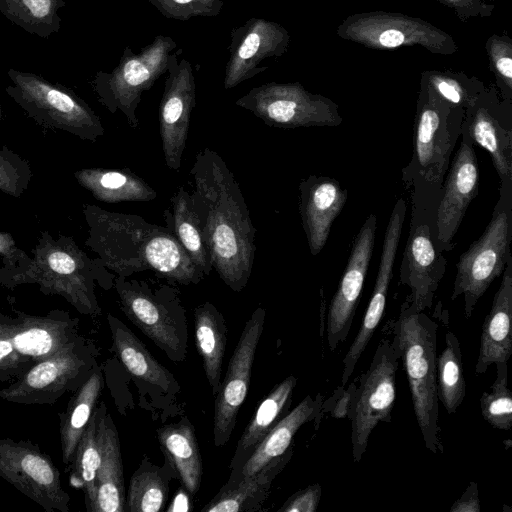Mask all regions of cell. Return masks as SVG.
<instances>
[{
	"label": "cell",
	"mask_w": 512,
	"mask_h": 512,
	"mask_svg": "<svg viewBox=\"0 0 512 512\" xmlns=\"http://www.w3.org/2000/svg\"><path fill=\"white\" fill-rule=\"evenodd\" d=\"M191 194L213 269L234 292L251 276L255 257V227L246 201L223 158L201 149L190 170Z\"/></svg>",
	"instance_id": "cell-1"
},
{
	"label": "cell",
	"mask_w": 512,
	"mask_h": 512,
	"mask_svg": "<svg viewBox=\"0 0 512 512\" xmlns=\"http://www.w3.org/2000/svg\"><path fill=\"white\" fill-rule=\"evenodd\" d=\"M83 214L88 226L85 244L117 276L152 270L183 285L204 278L168 227L94 204H84Z\"/></svg>",
	"instance_id": "cell-2"
},
{
	"label": "cell",
	"mask_w": 512,
	"mask_h": 512,
	"mask_svg": "<svg viewBox=\"0 0 512 512\" xmlns=\"http://www.w3.org/2000/svg\"><path fill=\"white\" fill-rule=\"evenodd\" d=\"M98 283L108 289L114 277L103 262L91 259L71 236L54 238L41 231L30 259L13 269L0 268V287L14 289L35 284L44 295L64 298L79 313L98 315L101 308L95 294Z\"/></svg>",
	"instance_id": "cell-3"
},
{
	"label": "cell",
	"mask_w": 512,
	"mask_h": 512,
	"mask_svg": "<svg viewBox=\"0 0 512 512\" xmlns=\"http://www.w3.org/2000/svg\"><path fill=\"white\" fill-rule=\"evenodd\" d=\"M392 341L406 372L415 418L425 447L442 454L439 400L436 386L437 322L424 311H415L407 301L396 319L387 323Z\"/></svg>",
	"instance_id": "cell-4"
},
{
	"label": "cell",
	"mask_w": 512,
	"mask_h": 512,
	"mask_svg": "<svg viewBox=\"0 0 512 512\" xmlns=\"http://www.w3.org/2000/svg\"><path fill=\"white\" fill-rule=\"evenodd\" d=\"M465 110L439 98L420 80L414 124V149L403 181L415 191L441 193L449 159L461 133Z\"/></svg>",
	"instance_id": "cell-5"
},
{
	"label": "cell",
	"mask_w": 512,
	"mask_h": 512,
	"mask_svg": "<svg viewBox=\"0 0 512 512\" xmlns=\"http://www.w3.org/2000/svg\"><path fill=\"white\" fill-rule=\"evenodd\" d=\"M6 93L43 128L95 142L104 135L100 117L73 90L44 77L10 68Z\"/></svg>",
	"instance_id": "cell-6"
},
{
	"label": "cell",
	"mask_w": 512,
	"mask_h": 512,
	"mask_svg": "<svg viewBox=\"0 0 512 512\" xmlns=\"http://www.w3.org/2000/svg\"><path fill=\"white\" fill-rule=\"evenodd\" d=\"M512 191L500 190L499 200L482 235L463 252L456 265L451 300L463 295L470 319L479 299L512 258Z\"/></svg>",
	"instance_id": "cell-7"
},
{
	"label": "cell",
	"mask_w": 512,
	"mask_h": 512,
	"mask_svg": "<svg viewBox=\"0 0 512 512\" xmlns=\"http://www.w3.org/2000/svg\"><path fill=\"white\" fill-rule=\"evenodd\" d=\"M177 47L170 36L157 35L139 53L126 47L118 65L110 72L98 71L92 81L98 101L112 114L121 112L136 128L142 94L167 71L170 54Z\"/></svg>",
	"instance_id": "cell-8"
},
{
	"label": "cell",
	"mask_w": 512,
	"mask_h": 512,
	"mask_svg": "<svg viewBox=\"0 0 512 512\" xmlns=\"http://www.w3.org/2000/svg\"><path fill=\"white\" fill-rule=\"evenodd\" d=\"M95 345L81 336L55 355L32 365L0 390V399L17 404H53L76 391L96 368Z\"/></svg>",
	"instance_id": "cell-9"
},
{
	"label": "cell",
	"mask_w": 512,
	"mask_h": 512,
	"mask_svg": "<svg viewBox=\"0 0 512 512\" xmlns=\"http://www.w3.org/2000/svg\"><path fill=\"white\" fill-rule=\"evenodd\" d=\"M399 353L389 337H383L375 349L367 370L358 378L351 396L348 417L351 422L352 457L361 461L369 437L378 423H391L396 395Z\"/></svg>",
	"instance_id": "cell-10"
},
{
	"label": "cell",
	"mask_w": 512,
	"mask_h": 512,
	"mask_svg": "<svg viewBox=\"0 0 512 512\" xmlns=\"http://www.w3.org/2000/svg\"><path fill=\"white\" fill-rule=\"evenodd\" d=\"M340 38L375 50L421 46L433 54L458 51L454 38L430 22L410 15L370 11L345 18L336 28Z\"/></svg>",
	"instance_id": "cell-11"
},
{
	"label": "cell",
	"mask_w": 512,
	"mask_h": 512,
	"mask_svg": "<svg viewBox=\"0 0 512 512\" xmlns=\"http://www.w3.org/2000/svg\"><path fill=\"white\" fill-rule=\"evenodd\" d=\"M235 104L276 128L335 127L342 123L338 104L306 90L299 82H268L249 90Z\"/></svg>",
	"instance_id": "cell-12"
},
{
	"label": "cell",
	"mask_w": 512,
	"mask_h": 512,
	"mask_svg": "<svg viewBox=\"0 0 512 512\" xmlns=\"http://www.w3.org/2000/svg\"><path fill=\"white\" fill-rule=\"evenodd\" d=\"M114 286L123 312L173 361L184 360L187 352V327L177 299L153 293L144 283L116 276Z\"/></svg>",
	"instance_id": "cell-13"
},
{
	"label": "cell",
	"mask_w": 512,
	"mask_h": 512,
	"mask_svg": "<svg viewBox=\"0 0 512 512\" xmlns=\"http://www.w3.org/2000/svg\"><path fill=\"white\" fill-rule=\"evenodd\" d=\"M0 477L46 512H68L70 495L51 457L29 440L0 437Z\"/></svg>",
	"instance_id": "cell-14"
},
{
	"label": "cell",
	"mask_w": 512,
	"mask_h": 512,
	"mask_svg": "<svg viewBox=\"0 0 512 512\" xmlns=\"http://www.w3.org/2000/svg\"><path fill=\"white\" fill-rule=\"evenodd\" d=\"M265 314V310L259 306L245 323L215 396L213 440L216 447H222L229 441L239 409L246 399Z\"/></svg>",
	"instance_id": "cell-15"
},
{
	"label": "cell",
	"mask_w": 512,
	"mask_h": 512,
	"mask_svg": "<svg viewBox=\"0 0 512 512\" xmlns=\"http://www.w3.org/2000/svg\"><path fill=\"white\" fill-rule=\"evenodd\" d=\"M461 128L489 153L500 190L512 191V101L502 99L495 86L485 87L465 110Z\"/></svg>",
	"instance_id": "cell-16"
},
{
	"label": "cell",
	"mask_w": 512,
	"mask_h": 512,
	"mask_svg": "<svg viewBox=\"0 0 512 512\" xmlns=\"http://www.w3.org/2000/svg\"><path fill=\"white\" fill-rule=\"evenodd\" d=\"M171 53L159 106V128L166 166L178 171L188 138L190 117L196 105V82L190 62Z\"/></svg>",
	"instance_id": "cell-17"
},
{
	"label": "cell",
	"mask_w": 512,
	"mask_h": 512,
	"mask_svg": "<svg viewBox=\"0 0 512 512\" xmlns=\"http://www.w3.org/2000/svg\"><path fill=\"white\" fill-rule=\"evenodd\" d=\"M461 133L462 141L447 170L436 207L433 241L440 252L454 248L453 239L470 202L478 194L479 169L474 144L462 128Z\"/></svg>",
	"instance_id": "cell-18"
},
{
	"label": "cell",
	"mask_w": 512,
	"mask_h": 512,
	"mask_svg": "<svg viewBox=\"0 0 512 512\" xmlns=\"http://www.w3.org/2000/svg\"><path fill=\"white\" fill-rule=\"evenodd\" d=\"M289 44V32L281 24L264 18L252 17L233 28L224 88L232 89L266 71L268 66L263 62L283 56Z\"/></svg>",
	"instance_id": "cell-19"
},
{
	"label": "cell",
	"mask_w": 512,
	"mask_h": 512,
	"mask_svg": "<svg viewBox=\"0 0 512 512\" xmlns=\"http://www.w3.org/2000/svg\"><path fill=\"white\" fill-rule=\"evenodd\" d=\"M377 217L370 214L357 233L339 286L330 302L326 334L330 351L345 342L352 327L375 244Z\"/></svg>",
	"instance_id": "cell-20"
},
{
	"label": "cell",
	"mask_w": 512,
	"mask_h": 512,
	"mask_svg": "<svg viewBox=\"0 0 512 512\" xmlns=\"http://www.w3.org/2000/svg\"><path fill=\"white\" fill-rule=\"evenodd\" d=\"M410 233L404 250L400 281L410 289L406 300L418 312L431 310L443 278L447 260L434 244V231L427 221L412 213Z\"/></svg>",
	"instance_id": "cell-21"
},
{
	"label": "cell",
	"mask_w": 512,
	"mask_h": 512,
	"mask_svg": "<svg viewBox=\"0 0 512 512\" xmlns=\"http://www.w3.org/2000/svg\"><path fill=\"white\" fill-rule=\"evenodd\" d=\"M79 319L60 309L45 315L14 310L12 340L15 350L34 365L47 359L79 335Z\"/></svg>",
	"instance_id": "cell-22"
},
{
	"label": "cell",
	"mask_w": 512,
	"mask_h": 512,
	"mask_svg": "<svg viewBox=\"0 0 512 512\" xmlns=\"http://www.w3.org/2000/svg\"><path fill=\"white\" fill-rule=\"evenodd\" d=\"M299 211L308 246L317 255L325 246L334 220L345 206L348 191L326 176L310 175L299 184Z\"/></svg>",
	"instance_id": "cell-23"
},
{
	"label": "cell",
	"mask_w": 512,
	"mask_h": 512,
	"mask_svg": "<svg viewBox=\"0 0 512 512\" xmlns=\"http://www.w3.org/2000/svg\"><path fill=\"white\" fill-rule=\"evenodd\" d=\"M96 410L100 463L94 512H126V491L119 436L104 401Z\"/></svg>",
	"instance_id": "cell-24"
},
{
	"label": "cell",
	"mask_w": 512,
	"mask_h": 512,
	"mask_svg": "<svg viewBox=\"0 0 512 512\" xmlns=\"http://www.w3.org/2000/svg\"><path fill=\"white\" fill-rule=\"evenodd\" d=\"M503 277L486 315L480 335L475 374H484L497 362H508L512 355V258L508 260Z\"/></svg>",
	"instance_id": "cell-25"
},
{
	"label": "cell",
	"mask_w": 512,
	"mask_h": 512,
	"mask_svg": "<svg viewBox=\"0 0 512 512\" xmlns=\"http://www.w3.org/2000/svg\"><path fill=\"white\" fill-rule=\"evenodd\" d=\"M323 396L307 395L292 411L288 412L264 437L250 457L234 472L228 482L253 475L271 460L283 455L290 447L299 428L307 422L321 419Z\"/></svg>",
	"instance_id": "cell-26"
},
{
	"label": "cell",
	"mask_w": 512,
	"mask_h": 512,
	"mask_svg": "<svg viewBox=\"0 0 512 512\" xmlns=\"http://www.w3.org/2000/svg\"><path fill=\"white\" fill-rule=\"evenodd\" d=\"M293 455L290 447L283 455L271 460L253 475L226 482L201 512L256 511L268 498L271 485Z\"/></svg>",
	"instance_id": "cell-27"
},
{
	"label": "cell",
	"mask_w": 512,
	"mask_h": 512,
	"mask_svg": "<svg viewBox=\"0 0 512 512\" xmlns=\"http://www.w3.org/2000/svg\"><path fill=\"white\" fill-rule=\"evenodd\" d=\"M77 183L105 203L148 202L157 192L129 169L83 168L75 171Z\"/></svg>",
	"instance_id": "cell-28"
},
{
	"label": "cell",
	"mask_w": 512,
	"mask_h": 512,
	"mask_svg": "<svg viewBox=\"0 0 512 512\" xmlns=\"http://www.w3.org/2000/svg\"><path fill=\"white\" fill-rule=\"evenodd\" d=\"M114 350L125 368L137 378L167 392H177L179 384L145 345L119 319L107 315Z\"/></svg>",
	"instance_id": "cell-29"
},
{
	"label": "cell",
	"mask_w": 512,
	"mask_h": 512,
	"mask_svg": "<svg viewBox=\"0 0 512 512\" xmlns=\"http://www.w3.org/2000/svg\"><path fill=\"white\" fill-rule=\"evenodd\" d=\"M296 384L297 379L290 375L261 401L237 443L229 465L231 472L250 457L267 433L289 412Z\"/></svg>",
	"instance_id": "cell-30"
},
{
	"label": "cell",
	"mask_w": 512,
	"mask_h": 512,
	"mask_svg": "<svg viewBox=\"0 0 512 512\" xmlns=\"http://www.w3.org/2000/svg\"><path fill=\"white\" fill-rule=\"evenodd\" d=\"M161 450L184 486L194 495L200 488L203 465L194 427L189 420L163 426L157 430Z\"/></svg>",
	"instance_id": "cell-31"
},
{
	"label": "cell",
	"mask_w": 512,
	"mask_h": 512,
	"mask_svg": "<svg viewBox=\"0 0 512 512\" xmlns=\"http://www.w3.org/2000/svg\"><path fill=\"white\" fill-rule=\"evenodd\" d=\"M103 384L102 371L96 366L87 380L74 391L66 410L59 413L62 462L67 468L73 460L78 442L97 406Z\"/></svg>",
	"instance_id": "cell-32"
},
{
	"label": "cell",
	"mask_w": 512,
	"mask_h": 512,
	"mask_svg": "<svg viewBox=\"0 0 512 512\" xmlns=\"http://www.w3.org/2000/svg\"><path fill=\"white\" fill-rule=\"evenodd\" d=\"M195 345L202 358L212 395L216 396L222 376V364L227 343V328L223 315L210 302L194 311Z\"/></svg>",
	"instance_id": "cell-33"
},
{
	"label": "cell",
	"mask_w": 512,
	"mask_h": 512,
	"mask_svg": "<svg viewBox=\"0 0 512 512\" xmlns=\"http://www.w3.org/2000/svg\"><path fill=\"white\" fill-rule=\"evenodd\" d=\"M167 227L173 232L193 263L208 276L213 269L203 239L190 192L178 187L171 197V208L164 212Z\"/></svg>",
	"instance_id": "cell-34"
},
{
	"label": "cell",
	"mask_w": 512,
	"mask_h": 512,
	"mask_svg": "<svg viewBox=\"0 0 512 512\" xmlns=\"http://www.w3.org/2000/svg\"><path fill=\"white\" fill-rule=\"evenodd\" d=\"M437 397L446 412L455 414L464 401L466 382L462 364V353L457 336L448 331L444 348L436 357Z\"/></svg>",
	"instance_id": "cell-35"
},
{
	"label": "cell",
	"mask_w": 512,
	"mask_h": 512,
	"mask_svg": "<svg viewBox=\"0 0 512 512\" xmlns=\"http://www.w3.org/2000/svg\"><path fill=\"white\" fill-rule=\"evenodd\" d=\"M64 0H0V12L30 34L48 39L61 27L58 11Z\"/></svg>",
	"instance_id": "cell-36"
},
{
	"label": "cell",
	"mask_w": 512,
	"mask_h": 512,
	"mask_svg": "<svg viewBox=\"0 0 512 512\" xmlns=\"http://www.w3.org/2000/svg\"><path fill=\"white\" fill-rule=\"evenodd\" d=\"M96 408V407H95ZM96 410L86 426L75 451L70 468V484L84 493L86 510L94 512L96 501V477L100 463L97 438Z\"/></svg>",
	"instance_id": "cell-37"
},
{
	"label": "cell",
	"mask_w": 512,
	"mask_h": 512,
	"mask_svg": "<svg viewBox=\"0 0 512 512\" xmlns=\"http://www.w3.org/2000/svg\"><path fill=\"white\" fill-rule=\"evenodd\" d=\"M168 494V478L162 468L144 459L130 479L126 511L159 512Z\"/></svg>",
	"instance_id": "cell-38"
},
{
	"label": "cell",
	"mask_w": 512,
	"mask_h": 512,
	"mask_svg": "<svg viewBox=\"0 0 512 512\" xmlns=\"http://www.w3.org/2000/svg\"><path fill=\"white\" fill-rule=\"evenodd\" d=\"M421 80L449 105L466 110L485 89L483 81L466 73L451 70H426Z\"/></svg>",
	"instance_id": "cell-39"
},
{
	"label": "cell",
	"mask_w": 512,
	"mask_h": 512,
	"mask_svg": "<svg viewBox=\"0 0 512 512\" xmlns=\"http://www.w3.org/2000/svg\"><path fill=\"white\" fill-rule=\"evenodd\" d=\"M496 378L490 391L483 392L480 410L484 420L493 428L510 430L512 427V396L508 388L507 362H497Z\"/></svg>",
	"instance_id": "cell-40"
},
{
	"label": "cell",
	"mask_w": 512,
	"mask_h": 512,
	"mask_svg": "<svg viewBox=\"0 0 512 512\" xmlns=\"http://www.w3.org/2000/svg\"><path fill=\"white\" fill-rule=\"evenodd\" d=\"M489 68L494 75L496 88L504 100L512 101V40L507 34L496 33L485 42Z\"/></svg>",
	"instance_id": "cell-41"
},
{
	"label": "cell",
	"mask_w": 512,
	"mask_h": 512,
	"mask_svg": "<svg viewBox=\"0 0 512 512\" xmlns=\"http://www.w3.org/2000/svg\"><path fill=\"white\" fill-rule=\"evenodd\" d=\"M33 178L30 163L7 146L0 148V191L20 198Z\"/></svg>",
	"instance_id": "cell-42"
},
{
	"label": "cell",
	"mask_w": 512,
	"mask_h": 512,
	"mask_svg": "<svg viewBox=\"0 0 512 512\" xmlns=\"http://www.w3.org/2000/svg\"><path fill=\"white\" fill-rule=\"evenodd\" d=\"M13 316L0 310V381H11L25 373L32 364L15 350L12 340Z\"/></svg>",
	"instance_id": "cell-43"
},
{
	"label": "cell",
	"mask_w": 512,
	"mask_h": 512,
	"mask_svg": "<svg viewBox=\"0 0 512 512\" xmlns=\"http://www.w3.org/2000/svg\"><path fill=\"white\" fill-rule=\"evenodd\" d=\"M164 17L186 21L193 17H215L223 8V0H148Z\"/></svg>",
	"instance_id": "cell-44"
},
{
	"label": "cell",
	"mask_w": 512,
	"mask_h": 512,
	"mask_svg": "<svg viewBox=\"0 0 512 512\" xmlns=\"http://www.w3.org/2000/svg\"><path fill=\"white\" fill-rule=\"evenodd\" d=\"M321 485L315 483L291 495L279 512H315L321 498Z\"/></svg>",
	"instance_id": "cell-45"
},
{
	"label": "cell",
	"mask_w": 512,
	"mask_h": 512,
	"mask_svg": "<svg viewBox=\"0 0 512 512\" xmlns=\"http://www.w3.org/2000/svg\"><path fill=\"white\" fill-rule=\"evenodd\" d=\"M453 9L460 21L466 22L472 18H486L492 15L494 4L483 0H436Z\"/></svg>",
	"instance_id": "cell-46"
},
{
	"label": "cell",
	"mask_w": 512,
	"mask_h": 512,
	"mask_svg": "<svg viewBox=\"0 0 512 512\" xmlns=\"http://www.w3.org/2000/svg\"><path fill=\"white\" fill-rule=\"evenodd\" d=\"M0 256L4 269H13L30 259V256L17 246L13 236L8 232H0Z\"/></svg>",
	"instance_id": "cell-47"
},
{
	"label": "cell",
	"mask_w": 512,
	"mask_h": 512,
	"mask_svg": "<svg viewBox=\"0 0 512 512\" xmlns=\"http://www.w3.org/2000/svg\"><path fill=\"white\" fill-rule=\"evenodd\" d=\"M355 388L356 382L351 383L347 390H344V386L338 387L329 400L324 402L329 404V408L323 410L321 415L329 411L331 416L337 419L348 417L351 396Z\"/></svg>",
	"instance_id": "cell-48"
},
{
	"label": "cell",
	"mask_w": 512,
	"mask_h": 512,
	"mask_svg": "<svg viewBox=\"0 0 512 512\" xmlns=\"http://www.w3.org/2000/svg\"><path fill=\"white\" fill-rule=\"evenodd\" d=\"M480 499L477 483L471 481L463 494L458 498L450 508V512H479Z\"/></svg>",
	"instance_id": "cell-49"
},
{
	"label": "cell",
	"mask_w": 512,
	"mask_h": 512,
	"mask_svg": "<svg viewBox=\"0 0 512 512\" xmlns=\"http://www.w3.org/2000/svg\"><path fill=\"white\" fill-rule=\"evenodd\" d=\"M189 498L183 490H179L176 494L173 504L167 509V511H188Z\"/></svg>",
	"instance_id": "cell-50"
},
{
	"label": "cell",
	"mask_w": 512,
	"mask_h": 512,
	"mask_svg": "<svg viewBox=\"0 0 512 512\" xmlns=\"http://www.w3.org/2000/svg\"><path fill=\"white\" fill-rule=\"evenodd\" d=\"M3 118V110H2V106L0 105V119Z\"/></svg>",
	"instance_id": "cell-51"
},
{
	"label": "cell",
	"mask_w": 512,
	"mask_h": 512,
	"mask_svg": "<svg viewBox=\"0 0 512 512\" xmlns=\"http://www.w3.org/2000/svg\"><path fill=\"white\" fill-rule=\"evenodd\" d=\"M491 1H494V0H491Z\"/></svg>",
	"instance_id": "cell-52"
}]
</instances>
